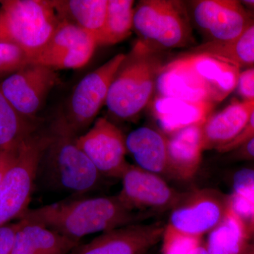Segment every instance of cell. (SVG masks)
Here are the masks:
<instances>
[{"instance_id": "cell-18", "label": "cell", "mask_w": 254, "mask_h": 254, "mask_svg": "<svg viewBox=\"0 0 254 254\" xmlns=\"http://www.w3.org/2000/svg\"><path fill=\"white\" fill-rule=\"evenodd\" d=\"M150 103L152 113L161 131L168 136L186 127L203 125L215 106L207 102L161 96H155Z\"/></svg>"}, {"instance_id": "cell-35", "label": "cell", "mask_w": 254, "mask_h": 254, "mask_svg": "<svg viewBox=\"0 0 254 254\" xmlns=\"http://www.w3.org/2000/svg\"><path fill=\"white\" fill-rule=\"evenodd\" d=\"M242 3L251 14H254V0H245Z\"/></svg>"}, {"instance_id": "cell-9", "label": "cell", "mask_w": 254, "mask_h": 254, "mask_svg": "<svg viewBox=\"0 0 254 254\" xmlns=\"http://www.w3.org/2000/svg\"><path fill=\"white\" fill-rule=\"evenodd\" d=\"M125 54L114 56L78 82L68 102L67 113L62 115L68 127L78 136L94 121L105 105L110 85Z\"/></svg>"}, {"instance_id": "cell-11", "label": "cell", "mask_w": 254, "mask_h": 254, "mask_svg": "<svg viewBox=\"0 0 254 254\" xmlns=\"http://www.w3.org/2000/svg\"><path fill=\"white\" fill-rule=\"evenodd\" d=\"M59 82V75L55 70L31 63L1 80L0 90L19 115L36 121L37 114Z\"/></svg>"}, {"instance_id": "cell-37", "label": "cell", "mask_w": 254, "mask_h": 254, "mask_svg": "<svg viewBox=\"0 0 254 254\" xmlns=\"http://www.w3.org/2000/svg\"><path fill=\"white\" fill-rule=\"evenodd\" d=\"M242 254H254V238L251 241L250 245Z\"/></svg>"}, {"instance_id": "cell-15", "label": "cell", "mask_w": 254, "mask_h": 254, "mask_svg": "<svg viewBox=\"0 0 254 254\" xmlns=\"http://www.w3.org/2000/svg\"><path fill=\"white\" fill-rule=\"evenodd\" d=\"M164 229L165 226L158 223L127 225L78 246L73 254H145L162 240Z\"/></svg>"}, {"instance_id": "cell-29", "label": "cell", "mask_w": 254, "mask_h": 254, "mask_svg": "<svg viewBox=\"0 0 254 254\" xmlns=\"http://www.w3.org/2000/svg\"><path fill=\"white\" fill-rule=\"evenodd\" d=\"M233 193L241 195L254 204V167L237 170L232 179Z\"/></svg>"}, {"instance_id": "cell-28", "label": "cell", "mask_w": 254, "mask_h": 254, "mask_svg": "<svg viewBox=\"0 0 254 254\" xmlns=\"http://www.w3.org/2000/svg\"><path fill=\"white\" fill-rule=\"evenodd\" d=\"M162 254H189L200 245V240L177 235L164 229Z\"/></svg>"}, {"instance_id": "cell-32", "label": "cell", "mask_w": 254, "mask_h": 254, "mask_svg": "<svg viewBox=\"0 0 254 254\" xmlns=\"http://www.w3.org/2000/svg\"><path fill=\"white\" fill-rule=\"evenodd\" d=\"M254 136V110L251 115L250 120L247 126L244 128L242 133L238 136L233 140L231 143H229L222 148L218 150L220 153H229V152L233 151L237 148L243 145L247 141Z\"/></svg>"}, {"instance_id": "cell-26", "label": "cell", "mask_w": 254, "mask_h": 254, "mask_svg": "<svg viewBox=\"0 0 254 254\" xmlns=\"http://www.w3.org/2000/svg\"><path fill=\"white\" fill-rule=\"evenodd\" d=\"M31 63L24 50L14 43L0 41V81Z\"/></svg>"}, {"instance_id": "cell-22", "label": "cell", "mask_w": 254, "mask_h": 254, "mask_svg": "<svg viewBox=\"0 0 254 254\" xmlns=\"http://www.w3.org/2000/svg\"><path fill=\"white\" fill-rule=\"evenodd\" d=\"M252 240L240 220L227 207L221 222L209 232L205 247L209 254H242Z\"/></svg>"}, {"instance_id": "cell-36", "label": "cell", "mask_w": 254, "mask_h": 254, "mask_svg": "<svg viewBox=\"0 0 254 254\" xmlns=\"http://www.w3.org/2000/svg\"><path fill=\"white\" fill-rule=\"evenodd\" d=\"M189 254H209L208 251L205 248V245L198 246L194 250L192 251Z\"/></svg>"}, {"instance_id": "cell-17", "label": "cell", "mask_w": 254, "mask_h": 254, "mask_svg": "<svg viewBox=\"0 0 254 254\" xmlns=\"http://www.w3.org/2000/svg\"><path fill=\"white\" fill-rule=\"evenodd\" d=\"M203 125L186 127L167 136L168 173L185 180H190L196 174L204 151Z\"/></svg>"}, {"instance_id": "cell-8", "label": "cell", "mask_w": 254, "mask_h": 254, "mask_svg": "<svg viewBox=\"0 0 254 254\" xmlns=\"http://www.w3.org/2000/svg\"><path fill=\"white\" fill-rule=\"evenodd\" d=\"M227 207V195L217 190H200L183 194L172 210L165 230L201 240L221 222Z\"/></svg>"}, {"instance_id": "cell-19", "label": "cell", "mask_w": 254, "mask_h": 254, "mask_svg": "<svg viewBox=\"0 0 254 254\" xmlns=\"http://www.w3.org/2000/svg\"><path fill=\"white\" fill-rule=\"evenodd\" d=\"M168 138L149 127L133 130L126 137L127 152L137 166L155 174L168 173Z\"/></svg>"}, {"instance_id": "cell-5", "label": "cell", "mask_w": 254, "mask_h": 254, "mask_svg": "<svg viewBox=\"0 0 254 254\" xmlns=\"http://www.w3.org/2000/svg\"><path fill=\"white\" fill-rule=\"evenodd\" d=\"M59 23L52 0L0 1V41L21 48L31 63L47 46Z\"/></svg>"}, {"instance_id": "cell-12", "label": "cell", "mask_w": 254, "mask_h": 254, "mask_svg": "<svg viewBox=\"0 0 254 254\" xmlns=\"http://www.w3.org/2000/svg\"><path fill=\"white\" fill-rule=\"evenodd\" d=\"M76 143L101 175L121 178L128 163L126 138L116 125L106 118L97 119Z\"/></svg>"}, {"instance_id": "cell-21", "label": "cell", "mask_w": 254, "mask_h": 254, "mask_svg": "<svg viewBox=\"0 0 254 254\" xmlns=\"http://www.w3.org/2000/svg\"><path fill=\"white\" fill-rule=\"evenodd\" d=\"M58 18L76 25L99 41L106 18L108 0H53Z\"/></svg>"}, {"instance_id": "cell-30", "label": "cell", "mask_w": 254, "mask_h": 254, "mask_svg": "<svg viewBox=\"0 0 254 254\" xmlns=\"http://www.w3.org/2000/svg\"><path fill=\"white\" fill-rule=\"evenodd\" d=\"M21 221L0 226V254H11Z\"/></svg>"}, {"instance_id": "cell-14", "label": "cell", "mask_w": 254, "mask_h": 254, "mask_svg": "<svg viewBox=\"0 0 254 254\" xmlns=\"http://www.w3.org/2000/svg\"><path fill=\"white\" fill-rule=\"evenodd\" d=\"M122 201L133 210H165L175 206L183 194L177 193L157 174L128 164L121 177Z\"/></svg>"}, {"instance_id": "cell-33", "label": "cell", "mask_w": 254, "mask_h": 254, "mask_svg": "<svg viewBox=\"0 0 254 254\" xmlns=\"http://www.w3.org/2000/svg\"><path fill=\"white\" fill-rule=\"evenodd\" d=\"M20 145L21 144L9 149L0 150V182L17 156Z\"/></svg>"}, {"instance_id": "cell-6", "label": "cell", "mask_w": 254, "mask_h": 254, "mask_svg": "<svg viewBox=\"0 0 254 254\" xmlns=\"http://www.w3.org/2000/svg\"><path fill=\"white\" fill-rule=\"evenodd\" d=\"M50 133H34L21 143L17 156L0 182V226L28 210Z\"/></svg>"}, {"instance_id": "cell-7", "label": "cell", "mask_w": 254, "mask_h": 254, "mask_svg": "<svg viewBox=\"0 0 254 254\" xmlns=\"http://www.w3.org/2000/svg\"><path fill=\"white\" fill-rule=\"evenodd\" d=\"M133 28L156 50L184 48L193 41L185 4L171 0H143L134 7Z\"/></svg>"}, {"instance_id": "cell-13", "label": "cell", "mask_w": 254, "mask_h": 254, "mask_svg": "<svg viewBox=\"0 0 254 254\" xmlns=\"http://www.w3.org/2000/svg\"><path fill=\"white\" fill-rule=\"evenodd\" d=\"M98 46L94 37L76 25L60 20L43 51L32 61L55 71L83 67Z\"/></svg>"}, {"instance_id": "cell-1", "label": "cell", "mask_w": 254, "mask_h": 254, "mask_svg": "<svg viewBox=\"0 0 254 254\" xmlns=\"http://www.w3.org/2000/svg\"><path fill=\"white\" fill-rule=\"evenodd\" d=\"M142 218L122 201L118 195L91 198L75 197L39 208L28 209L24 218L80 242L82 237L136 223Z\"/></svg>"}, {"instance_id": "cell-2", "label": "cell", "mask_w": 254, "mask_h": 254, "mask_svg": "<svg viewBox=\"0 0 254 254\" xmlns=\"http://www.w3.org/2000/svg\"><path fill=\"white\" fill-rule=\"evenodd\" d=\"M240 70L215 57L188 52L160 68L155 96L216 105L237 88Z\"/></svg>"}, {"instance_id": "cell-34", "label": "cell", "mask_w": 254, "mask_h": 254, "mask_svg": "<svg viewBox=\"0 0 254 254\" xmlns=\"http://www.w3.org/2000/svg\"><path fill=\"white\" fill-rule=\"evenodd\" d=\"M232 152L236 160H254V136Z\"/></svg>"}, {"instance_id": "cell-4", "label": "cell", "mask_w": 254, "mask_h": 254, "mask_svg": "<svg viewBox=\"0 0 254 254\" xmlns=\"http://www.w3.org/2000/svg\"><path fill=\"white\" fill-rule=\"evenodd\" d=\"M159 50L138 40L115 73L105 105L121 120L136 118L152 101L157 76L163 66Z\"/></svg>"}, {"instance_id": "cell-23", "label": "cell", "mask_w": 254, "mask_h": 254, "mask_svg": "<svg viewBox=\"0 0 254 254\" xmlns=\"http://www.w3.org/2000/svg\"><path fill=\"white\" fill-rule=\"evenodd\" d=\"M190 53L215 57L240 68L254 64V23L236 39L227 43H204Z\"/></svg>"}, {"instance_id": "cell-24", "label": "cell", "mask_w": 254, "mask_h": 254, "mask_svg": "<svg viewBox=\"0 0 254 254\" xmlns=\"http://www.w3.org/2000/svg\"><path fill=\"white\" fill-rule=\"evenodd\" d=\"M134 1L108 0V10L98 46H112L125 41L133 29Z\"/></svg>"}, {"instance_id": "cell-10", "label": "cell", "mask_w": 254, "mask_h": 254, "mask_svg": "<svg viewBox=\"0 0 254 254\" xmlns=\"http://www.w3.org/2000/svg\"><path fill=\"white\" fill-rule=\"evenodd\" d=\"M190 16L206 43H227L254 23V18L237 0H196L190 3Z\"/></svg>"}, {"instance_id": "cell-31", "label": "cell", "mask_w": 254, "mask_h": 254, "mask_svg": "<svg viewBox=\"0 0 254 254\" xmlns=\"http://www.w3.org/2000/svg\"><path fill=\"white\" fill-rule=\"evenodd\" d=\"M237 90L242 100H254V67L240 72Z\"/></svg>"}, {"instance_id": "cell-20", "label": "cell", "mask_w": 254, "mask_h": 254, "mask_svg": "<svg viewBox=\"0 0 254 254\" xmlns=\"http://www.w3.org/2000/svg\"><path fill=\"white\" fill-rule=\"evenodd\" d=\"M11 254H68L79 246L71 240L36 222L20 218Z\"/></svg>"}, {"instance_id": "cell-25", "label": "cell", "mask_w": 254, "mask_h": 254, "mask_svg": "<svg viewBox=\"0 0 254 254\" xmlns=\"http://www.w3.org/2000/svg\"><path fill=\"white\" fill-rule=\"evenodd\" d=\"M37 128L38 122L19 115L0 90V150L18 146Z\"/></svg>"}, {"instance_id": "cell-16", "label": "cell", "mask_w": 254, "mask_h": 254, "mask_svg": "<svg viewBox=\"0 0 254 254\" xmlns=\"http://www.w3.org/2000/svg\"><path fill=\"white\" fill-rule=\"evenodd\" d=\"M254 110V100H234L210 115L202 127L203 149L219 150L231 143L247 126Z\"/></svg>"}, {"instance_id": "cell-27", "label": "cell", "mask_w": 254, "mask_h": 254, "mask_svg": "<svg viewBox=\"0 0 254 254\" xmlns=\"http://www.w3.org/2000/svg\"><path fill=\"white\" fill-rule=\"evenodd\" d=\"M228 208L240 220L246 231L252 239L254 238V204L250 200L233 193L227 195Z\"/></svg>"}, {"instance_id": "cell-3", "label": "cell", "mask_w": 254, "mask_h": 254, "mask_svg": "<svg viewBox=\"0 0 254 254\" xmlns=\"http://www.w3.org/2000/svg\"><path fill=\"white\" fill-rule=\"evenodd\" d=\"M50 133L38 173L55 190L76 197L96 190L103 176L78 147V136L62 116L53 124Z\"/></svg>"}]
</instances>
